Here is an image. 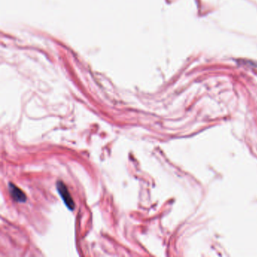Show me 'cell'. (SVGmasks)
<instances>
[{"instance_id":"cell-2","label":"cell","mask_w":257,"mask_h":257,"mask_svg":"<svg viewBox=\"0 0 257 257\" xmlns=\"http://www.w3.org/2000/svg\"><path fill=\"white\" fill-rule=\"evenodd\" d=\"M9 192L10 194L12 195V198L16 201L22 202V203L26 201L27 198H26L25 194L19 188H17V186L12 184V183L9 184Z\"/></svg>"},{"instance_id":"cell-1","label":"cell","mask_w":257,"mask_h":257,"mask_svg":"<svg viewBox=\"0 0 257 257\" xmlns=\"http://www.w3.org/2000/svg\"><path fill=\"white\" fill-rule=\"evenodd\" d=\"M57 188H58V192H59V194L61 196L62 199L63 200L64 203L66 204V205L67 206L69 210H74L75 204L73 201V199L72 198L71 195L68 191L67 187L65 186V184L63 182L59 181L57 183Z\"/></svg>"}]
</instances>
